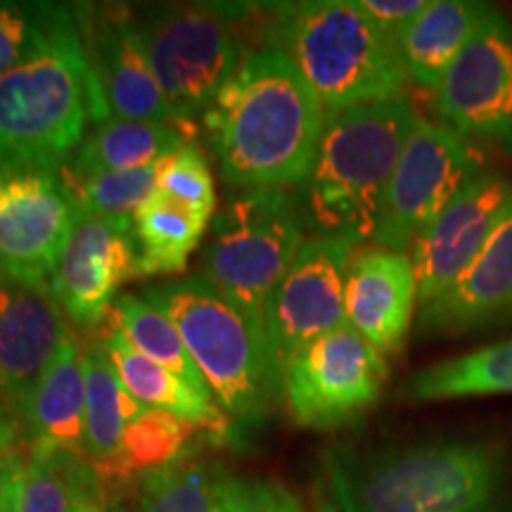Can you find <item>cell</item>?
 I'll return each mask as SVG.
<instances>
[{
    "mask_svg": "<svg viewBox=\"0 0 512 512\" xmlns=\"http://www.w3.org/2000/svg\"><path fill=\"white\" fill-rule=\"evenodd\" d=\"M328 112L292 57L266 46L242 57L204 114L228 183L285 190L309 181Z\"/></svg>",
    "mask_w": 512,
    "mask_h": 512,
    "instance_id": "obj_1",
    "label": "cell"
},
{
    "mask_svg": "<svg viewBox=\"0 0 512 512\" xmlns=\"http://www.w3.org/2000/svg\"><path fill=\"white\" fill-rule=\"evenodd\" d=\"M503 472V448L486 437L328 458L337 512H496Z\"/></svg>",
    "mask_w": 512,
    "mask_h": 512,
    "instance_id": "obj_2",
    "label": "cell"
},
{
    "mask_svg": "<svg viewBox=\"0 0 512 512\" xmlns=\"http://www.w3.org/2000/svg\"><path fill=\"white\" fill-rule=\"evenodd\" d=\"M95 121L91 64L76 10L64 5L34 50L0 76V164L60 169Z\"/></svg>",
    "mask_w": 512,
    "mask_h": 512,
    "instance_id": "obj_3",
    "label": "cell"
},
{
    "mask_svg": "<svg viewBox=\"0 0 512 512\" xmlns=\"http://www.w3.org/2000/svg\"><path fill=\"white\" fill-rule=\"evenodd\" d=\"M415 119L418 112L408 95L328 114L302 207L318 238L354 247L373 242L384 195Z\"/></svg>",
    "mask_w": 512,
    "mask_h": 512,
    "instance_id": "obj_4",
    "label": "cell"
},
{
    "mask_svg": "<svg viewBox=\"0 0 512 512\" xmlns=\"http://www.w3.org/2000/svg\"><path fill=\"white\" fill-rule=\"evenodd\" d=\"M273 36L328 114L406 95L399 48L356 0L278 5Z\"/></svg>",
    "mask_w": 512,
    "mask_h": 512,
    "instance_id": "obj_5",
    "label": "cell"
},
{
    "mask_svg": "<svg viewBox=\"0 0 512 512\" xmlns=\"http://www.w3.org/2000/svg\"><path fill=\"white\" fill-rule=\"evenodd\" d=\"M143 297L174 320L233 430L259 425L280 384L268 366L264 339L247 318L204 275L147 287Z\"/></svg>",
    "mask_w": 512,
    "mask_h": 512,
    "instance_id": "obj_6",
    "label": "cell"
},
{
    "mask_svg": "<svg viewBox=\"0 0 512 512\" xmlns=\"http://www.w3.org/2000/svg\"><path fill=\"white\" fill-rule=\"evenodd\" d=\"M302 216L287 190H247L211 221L202 275L259 335L268 297L306 242Z\"/></svg>",
    "mask_w": 512,
    "mask_h": 512,
    "instance_id": "obj_7",
    "label": "cell"
},
{
    "mask_svg": "<svg viewBox=\"0 0 512 512\" xmlns=\"http://www.w3.org/2000/svg\"><path fill=\"white\" fill-rule=\"evenodd\" d=\"M133 19L171 112L195 124L242 62L226 19L202 5H164Z\"/></svg>",
    "mask_w": 512,
    "mask_h": 512,
    "instance_id": "obj_8",
    "label": "cell"
},
{
    "mask_svg": "<svg viewBox=\"0 0 512 512\" xmlns=\"http://www.w3.org/2000/svg\"><path fill=\"white\" fill-rule=\"evenodd\" d=\"M387 377V358L344 323L287 363L280 394L294 425L332 432L373 411Z\"/></svg>",
    "mask_w": 512,
    "mask_h": 512,
    "instance_id": "obj_9",
    "label": "cell"
},
{
    "mask_svg": "<svg viewBox=\"0 0 512 512\" xmlns=\"http://www.w3.org/2000/svg\"><path fill=\"white\" fill-rule=\"evenodd\" d=\"M489 166L482 150L456 131L418 114L396 164L380 223L377 247L406 252L415 238Z\"/></svg>",
    "mask_w": 512,
    "mask_h": 512,
    "instance_id": "obj_10",
    "label": "cell"
},
{
    "mask_svg": "<svg viewBox=\"0 0 512 512\" xmlns=\"http://www.w3.org/2000/svg\"><path fill=\"white\" fill-rule=\"evenodd\" d=\"M74 226L60 169L0 164V278L50 294Z\"/></svg>",
    "mask_w": 512,
    "mask_h": 512,
    "instance_id": "obj_11",
    "label": "cell"
},
{
    "mask_svg": "<svg viewBox=\"0 0 512 512\" xmlns=\"http://www.w3.org/2000/svg\"><path fill=\"white\" fill-rule=\"evenodd\" d=\"M354 252V245L337 238L306 240L268 297L261 337L278 384L299 351L347 323L344 287Z\"/></svg>",
    "mask_w": 512,
    "mask_h": 512,
    "instance_id": "obj_12",
    "label": "cell"
},
{
    "mask_svg": "<svg viewBox=\"0 0 512 512\" xmlns=\"http://www.w3.org/2000/svg\"><path fill=\"white\" fill-rule=\"evenodd\" d=\"M444 126L512 159V22L491 10L434 95Z\"/></svg>",
    "mask_w": 512,
    "mask_h": 512,
    "instance_id": "obj_13",
    "label": "cell"
},
{
    "mask_svg": "<svg viewBox=\"0 0 512 512\" xmlns=\"http://www.w3.org/2000/svg\"><path fill=\"white\" fill-rule=\"evenodd\" d=\"M76 22L93 74L98 102L95 124L107 119L181 121L174 117L155 79L136 31L133 12H128V8L91 5L86 10H76Z\"/></svg>",
    "mask_w": 512,
    "mask_h": 512,
    "instance_id": "obj_14",
    "label": "cell"
},
{
    "mask_svg": "<svg viewBox=\"0 0 512 512\" xmlns=\"http://www.w3.org/2000/svg\"><path fill=\"white\" fill-rule=\"evenodd\" d=\"M510 204L512 178L486 169L422 230L411 245L418 306L430 304L456 283L489 242Z\"/></svg>",
    "mask_w": 512,
    "mask_h": 512,
    "instance_id": "obj_15",
    "label": "cell"
},
{
    "mask_svg": "<svg viewBox=\"0 0 512 512\" xmlns=\"http://www.w3.org/2000/svg\"><path fill=\"white\" fill-rule=\"evenodd\" d=\"M136 259L133 216L76 219L50 294L72 323L93 328L112 311L121 283L136 278Z\"/></svg>",
    "mask_w": 512,
    "mask_h": 512,
    "instance_id": "obj_16",
    "label": "cell"
},
{
    "mask_svg": "<svg viewBox=\"0 0 512 512\" xmlns=\"http://www.w3.org/2000/svg\"><path fill=\"white\" fill-rule=\"evenodd\" d=\"M418 306V278L411 254L363 247L351 256L344 287L347 323L380 354H401Z\"/></svg>",
    "mask_w": 512,
    "mask_h": 512,
    "instance_id": "obj_17",
    "label": "cell"
},
{
    "mask_svg": "<svg viewBox=\"0 0 512 512\" xmlns=\"http://www.w3.org/2000/svg\"><path fill=\"white\" fill-rule=\"evenodd\" d=\"M505 325H512V204L456 283L418 311L422 335L463 337Z\"/></svg>",
    "mask_w": 512,
    "mask_h": 512,
    "instance_id": "obj_18",
    "label": "cell"
},
{
    "mask_svg": "<svg viewBox=\"0 0 512 512\" xmlns=\"http://www.w3.org/2000/svg\"><path fill=\"white\" fill-rule=\"evenodd\" d=\"M67 330L50 294L0 278V394L17 418Z\"/></svg>",
    "mask_w": 512,
    "mask_h": 512,
    "instance_id": "obj_19",
    "label": "cell"
},
{
    "mask_svg": "<svg viewBox=\"0 0 512 512\" xmlns=\"http://www.w3.org/2000/svg\"><path fill=\"white\" fill-rule=\"evenodd\" d=\"M31 448L86 453V380L83 347L72 330L62 337L53 361L31 389L19 415Z\"/></svg>",
    "mask_w": 512,
    "mask_h": 512,
    "instance_id": "obj_20",
    "label": "cell"
},
{
    "mask_svg": "<svg viewBox=\"0 0 512 512\" xmlns=\"http://www.w3.org/2000/svg\"><path fill=\"white\" fill-rule=\"evenodd\" d=\"M491 10L489 3L477 0H430L396 43L406 79L434 98Z\"/></svg>",
    "mask_w": 512,
    "mask_h": 512,
    "instance_id": "obj_21",
    "label": "cell"
},
{
    "mask_svg": "<svg viewBox=\"0 0 512 512\" xmlns=\"http://www.w3.org/2000/svg\"><path fill=\"white\" fill-rule=\"evenodd\" d=\"M102 347L110 354L128 394L143 408L171 413L185 422H192L200 430L214 432L221 439L233 432V422L226 418L219 403L197 394L181 377L140 354L110 318H107V332L102 335Z\"/></svg>",
    "mask_w": 512,
    "mask_h": 512,
    "instance_id": "obj_22",
    "label": "cell"
},
{
    "mask_svg": "<svg viewBox=\"0 0 512 512\" xmlns=\"http://www.w3.org/2000/svg\"><path fill=\"white\" fill-rule=\"evenodd\" d=\"M192 136L195 124L183 121L107 119L86 133L67 166L76 174L147 169L190 145Z\"/></svg>",
    "mask_w": 512,
    "mask_h": 512,
    "instance_id": "obj_23",
    "label": "cell"
},
{
    "mask_svg": "<svg viewBox=\"0 0 512 512\" xmlns=\"http://www.w3.org/2000/svg\"><path fill=\"white\" fill-rule=\"evenodd\" d=\"M200 427L185 422L176 415L145 408L121 434L117 451L105 460L93 463L102 486L128 484L143 479L152 472L164 470L183 458L192 434Z\"/></svg>",
    "mask_w": 512,
    "mask_h": 512,
    "instance_id": "obj_24",
    "label": "cell"
},
{
    "mask_svg": "<svg viewBox=\"0 0 512 512\" xmlns=\"http://www.w3.org/2000/svg\"><path fill=\"white\" fill-rule=\"evenodd\" d=\"M498 394H512V339L422 368L401 387L406 401H451Z\"/></svg>",
    "mask_w": 512,
    "mask_h": 512,
    "instance_id": "obj_25",
    "label": "cell"
},
{
    "mask_svg": "<svg viewBox=\"0 0 512 512\" xmlns=\"http://www.w3.org/2000/svg\"><path fill=\"white\" fill-rule=\"evenodd\" d=\"M207 219L169 197L155 195L133 214L136 278L181 273L207 230Z\"/></svg>",
    "mask_w": 512,
    "mask_h": 512,
    "instance_id": "obj_26",
    "label": "cell"
},
{
    "mask_svg": "<svg viewBox=\"0 0 512 512\" xmlns=\"http://www.w3.org/2000/svg\"><path fill=\"white\" fill-rule=\"evenodd\" d=\"M102 484L86 453L60 448H29L17 512H74L76 505H98Z\"/></svg>",
    "mask_w": 512,
    "mask_h": 512,
    "instance_id": "obj_27",
    "label": "cell"
},
{
    "mask_svg": "<svg viewBox=\"0 0 512 512\" xmlns=\"http://www.w3.org/2000/svg\"><path fill=\"white\" fill-rule=\"evenodd\" d=\"M86 380V456L91 463L117 451L121 434L140 413V403L128 394L102 342L83 347Z\"/></svg>",
    "mask_w": 512,
    "mask_h": 512,
    "instance_id": "obj_28",
    "label": "cell"
},
{
    "mask_svg": "<svg viewBox=\"0 0 512 512\" xmlns=\"http://www.w3.org/2000/svg\"><path fill=\"white\" fill-rule=\"evenodd\" d=\"M107 318L124 332V337L140 354H145L169 373L181 377L197 394L214 399L207 387V380H204L200 368L195 366V361L188 354V347L183 344L181 332L164 311L152 306L145 297L121 294L114 302L112 311L107 313Z\"/></svg>",
    "mask_w": 512,
    "mask_h": 512,
    "instance_id": "obj_29",
    "label": "cell"
},
{
    "mask_svg": "<svg viewBox=\"0 0 512 512\" xmlns=\"http://www.w3.org/2000/svg\"><path fill=\"white\" fill-rule=\"evenodd\" d=\"M226 479L221 465L181 458L140 482L138 512H226Z\"/></svg>",
    "mask_w": 512,
    "mask_h": 512,
    "instance_id": "obj_30",
    "label": "cell"
},
{
    "mask_svg": "<svg viewBox=\"0 0 512 512\" xmlns=\"http://www.w3.org/2000/svg\"><path fill=\"white\" fill-rule=\"evenodd\" d=\"M60 178L76 211V219L133 216L157 190V166L76 174L67 164H62Z\"/></svg>",
    "mask_w": 512,
    "mask_h": 512,
    "instance_id": "obj_31",
    "label": "cell"
},
{
    "mask_svg": "<svg viewBox=\"0 0 512 512\" xmlns=\"http://www.w3.org/2000/svg\"><path fill=\"white\" fill-rule=\"evenodd\" d=\"M157 192L192 209L202 219L209 221L214 216V178L207 159L192 143L157 164Z\"/></svg>",
    "mask_w": 512,
    "mask_h": 512,
    "instance_id": "obj_32",
    "label": "cell"
},
{
    "mask_svg": "<svg viewBox=\"0 0 512 512\" xmlns=\"http://www.w3.org/2000/svg\"><path fill=\"white\" fill-rule=\"evenodd\" d=\"M62 10L55 3H0V76L34 50Z\"/></svg>",
    "mask_w": 512,
    "mask_h": 512,
    "instance_id": "obj_33",
    "label": "cell"
},
{
    "mask_svg": "<svg viewBox=\"0 0 512 512\" xmlns=\"http://www.w3.org/2000/svg\"><path fill=\"white\" fill-rule=\"evenodd\" d=\"M226 512H306L299 496L283 482L266 477L226 479Z\"/></svg>",
    "mask_w": 512,
    "mask_h": 512,
    "instance_id": "obj_34",
    "label": "cell"
},
{
    "mask_svg": "<svg viewBox=\"0 0 512 512\" xmlns=\"http://www.w3.org/2000/svg\"><path fill=\"white\" fill-rule=\"evenodd\" d=\"M356 3L384 36L399 43L403 31L418 19L430 0H356Z\"/></svg>",
    "mask_w": 512,
    "mask_h": 512,
    "instance_id": "obj_35",
    "label": "cell"
},
{
    "mask_svg": "<svg viewBox=\"0 0 512 512\" xmlns=\"http://www.w3.org/2000/svg\"><path fill=\"white\" fill-rule=\"evenodd\" d=\"M24 467H27V458L19 451V446L0 451V508L19 494Z\"/></svg>",
    "mask_w": 512,
    "mask_h": 512,
    "instance_id": "obj_36",
    "label": "cell"
},
{
    "mask_svg": "<svg viewBox=\"0 0 512 512\" xmlns=\"http://www.w3.org/2000/svg\"><path fill=\"white\" fill-rule=\"evenodd\" d=\"M19 434H22V422L10 408V403L5 401V396L0 394V451L19 446Z\"/></svg>",
    "mask_w": 512,
    "mask_h": 512,
    "instance_id": "obj_37",
    "label": "cell"
},
{
    "mask_svg": "<svg viewBox=\"0 0 512 512\" xmlns=\"http://www.w3.org/2000/svg\"><path fill=\"white\" fill-rule=\"evenodd\" d=\"M316 512H337V508H335V503H332V498H320L318 501V508H316Z\"/></svg>",
    "mask_w": 512,
    "mask_h": 512,
    "instance_id": "obj_38",
    "label": "cell"
},
{
    "mask_svg": "<svg viewBox=\"0 0 512 512\" xmlns=\"http://www.w3.org/2000/svg\"><path fill=\"white\" fill-rule=\"evenodd\" d=\"M74 512H102V508H100V505H93V503H81V505H76Z\"/></svg>",
    "mask_w": 512,
    "mask_h": 512,
    "instance_id": "obj_39",
    "label": "cell"
},
{
    "mask_svg": "<svg viewBox=\"0 0 512 512\" xmlns=\"http://www.w3.org/2000/svg\"><path fill=\"white\" fill-rule=\"evenodd\" d=\"M17 498H19V494L12 498V501H8L3 505V508H0V512H17Z\"/></svg>",
    "mask_w": 512,
    "mask_h": 512,
    "instance_id": "obj_40",
    "label": "cell"
}]
</instances>
